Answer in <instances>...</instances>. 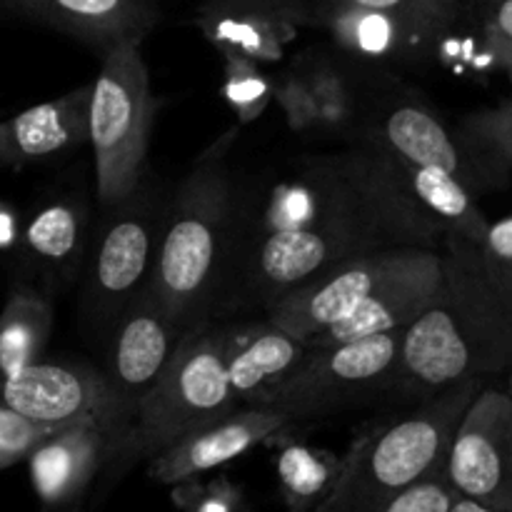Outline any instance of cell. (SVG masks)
<instances>
[{
    "mask_svg": "<svg viewBox=\"0 0 512 512\" xmlns=\"http://www.w3.org/2000/svg\"><path fill=\"white\" fill-rule=\"evenodd\" d=\"M0 405L33 423L60 425L85 415L113 418L128 433L103 373L85 363H38L0 378Z\"/></svg>",
    "mask_w": 512,
    "mask_h": 512,
    "instance_id": "cell-14",
    "label": "cell"
},
{
    "mask_svg": "<svg viewBox=\"0 0 512 512\" xmlns=\"http://www.w3.org/2000/svg\"><path fill=\"white\" fill-rule=\"evenodd\" d=\"M220 95L230 105L240 123H253L273 103V78L263 70V63L245 55H223V83Z\"/></svg>",
    "mask_w": 512,
    "mask_h": 512,
    "instance_id": "cell-27",
    "label": "cell"
},
{
    "mask_svg": "<svg viewBox=\"0 0 512 512\" xmlns=\"http://www.w3.org/2000/svg\"><path fill=\"white\" fill-rule=\"evenodd\" d=\"M165 198L145 175L120 203L100 210L83 260L80 325L90 343L103 348L120 315L148 293Z\"/></svg>",
    "mask_w": 512,
    "mask_h": 512,
    "instance_id": "cell-6",
    "label": "cell"
},
{
    "mask_svg": "<svg viewBox=\"0 0 512 512\" xmlns=\"http://www.w3.org/2000/svg\"><path fill=\"white\" fill-rule=\"evenodd\" d=\"M53 333V308L48 295L18 283L0 313V378L43 360Z\"/></svg>",
    "mask_w": 512,
    "mask_h": 512,
    "instance_id": "cell-24",
    "label": "cell"
},
{
    "mask_svg": "<svg viewBox=\"0 0 512 512\" xmlns=\"http://www.w3.org/2000/svg\"><path fill=\"white\" fill-rule=\"evenodd\" d=\"M40 512H85V510H83V505H80V508H68V510H43L40 508Z\"/></svg>",
    "mask_w": 512,
    "mask_h": 512,
    "instance_id": "cell-40",
    "label": "cell"
},
{
    "mask_svg": "<svg viewBox=\"0 0 512 512\" xmlns=\"http://www.w3.org/2000/svg\"><path fill=\"white\" fill-rule=\"evenodd\" d=\"M440 260L438 293L403 330L395 390L418 400L465 380L488 383L512 365V298L490 278L478 245L448 235Z\"/></svg>",
    "mask_w": 512,
    "mask_h": 512,
    "instance_id": "cell-2",
    "label": "cell"
},
{
    "mask_svg": "<svg viewBox=\"0 0 512 512\" xmlns=\"http://www.w3.org/2000/svg\"><path fill=\"white\" fill-rule=\"evenodd\" d=\"M310 345L270 323L230 325L225 370L235 405H268L310 355Z\"/></svg>",
    "mask_w": 512,
    "mask_h": 512,
    "instance_id": "cell-18",
    "label": "cell"
},
{
    "mask_svg": "<svg viewBox=\"0 0 512 512\" xmlns=\"http://www.w3.org/2000/svg\"><path fill=\"white\" fill-rule=\"evenodd\" d=\"M483 38H485V48H488V53L493 55L495 63L500 65V70L508 75L512 85V40L503 38V35L493 33V30L488 28H483Z\"/></svg>",
    "mask_w": 512,
    "mask_h": 512,
    "instance_id": "cell-36",
    "label": "cell"
},
{
    "mask_svg": "<svg viewBox=\"0 0 512 512\" xmlns=\"http://www.w3.org/2000/svg\"><path fill=\"white\" fill-rule=\"evenodd\" d=\"M440 275H443L440 250H423V255L408 270H403L393 280H388L383 288L375 290L348 318L330 325L323 335H318L310 343V348H328V345L408 328L435 298Z\"/></svg>",
    "mask_w": 512,
    "mask_h": 512,
    "instance_id": "cell-19",
    "label": "cell"
},
{
    "mask_svg": "<svg viewBox=\"0 0 512 512\" xmlns=\"http://www.w3.org/2000/svg\"><path fill=\"white\" fill-rule=\"evenodd\" d=\"M423 250L428 248H390L345 260L285 295L265 315L270 323L310 345L388 280L408 270Z\"/></svg>",
    "mask_w": 512,
    "mask_h": 512,
    "instance_id": "cell-11",
    "label": "cell"
},
{
    "mask_svg": "<svg viewBox=\"0 0 512 512\" xmlns=\"http://www.w3.org/2000/svg\"><path fill=\"white\" fill-rule=\"evenodd\" d=\"M308 25L328 30L340 50L363 65H403L428 53L433 43L420 38L403 20L355 5L308 3Z\"/></svg>",
    "mask_w": 512,
    "mask_h": 512,
    "instance_id": "cell-21",
    "label": "cell"
},
{
    "mask_svg": "<svg viewBox=\"0 0 512 512\" xmlns=\"http://www.w3.org/2000/svg\"><path fill=\"white\" fill-rule=\"evenodd\" d=\"M478 250L490 278L512 298V215L488 225V233Z\"/></svg>",
    "mask_w": 512,
    "mask_h": 512,
    "instance_id": "cell-34",
    "label": "cell"
},
{
    "mask_svg": "<svg viewBox=\"0 0 512 512\" xmlns=\"http://www.w3.org/2000/svg\"><path fill=\"white\" fill-rule=\"evenodd\" d=\"M483 28L512 40V0H485Z\"/></svg>",
    "mask_w": 512,
    "mask_h": 512,
    "instance_id": "cell-35",
    "label": "cell"
},
{
    "mask_svg": "<svg viewBox=\"0 0 512 512\" xmlns=\"http://www.w3.org/2000/svg\"><path fill=\"white\" fill-rule=\"evenodd\" d=\"M315 100L318 125L323 133H345L358 120V88L350 75L330 58H313L303 68Z\"/></svg>",
    "mask_w": 512,
    "mask_h": 512,
    "instance_id": "cell-26",
    "label": "cell"
},
{
    "mask_svg": "<svg viewBox=\"0 0 512 512\" xmlns=\"http://www.w3.org/2000/svg\"><path fill=\"white\" fill-rule=\"evenodd\" d=\"M378 150L385 155L398 183L408 190L418 208L443 230L445 238L455 235V238H463L473 245L483 243L490 220L480 210L478 198L460 180L438 168L410 163V160L388 153L383 148Z\"/></svg>",
    "mask_w": 512,
    "mask_h": 512,
    "instance_id": "cell-22",
    "label": "cell"
},
{
    "mask_svg": "<svg viewBox=\"0 0 512 512\" xmlns=\"http://www.w3.org/2000/svg\"><path fill=\"white\" fill-rule=\"evenodd\" d=\"M358 143L375 145L400 155L410 163L438 168L453 175L470 193L478 195L503 190L512 170L490 150L475 143L463 128L453 130L433 108L413 93H380V98L358 93Z\"/></svg>",
    "mask_w": 512,
    "mask_h": 512,
    "instance_id": "cell-8",
    "label": "cell"
},
{
    "mask_svg": "<svg viewBox=\"0 0 512 512\" xmlns=\"http://www.w3.org/2000/svg\"><path fill=\"white\" fill-rule=\"evenodd\" d=\"M448 512H505V510H498V508H490V505L480 503V500H473V498H465V495H453V500H450V508Z\"/></svg>",
    "mask_w": 512,
    "mask_h": 512,
    "instance_id": "cell-37",
    "label": "cell"
},
{
    "mask_svg": "<svg viewBox=\"0 0 512 512\" xmlns=\"http://www.w3.org/2000/svg\"><path fill=\"white\" fill-rule=\"evenodd\" d=\"M290 425L288 415L273 405H240L153 455L148 460V478L170 488L203 478L273 440Z\"/></svg>",
    "mask_w": 512,
    "mask_h": 512,
    "instance_id": "cell-15",
    "label": "cell"
},
{
    "mask_svg": "<svg viewBox=\"0 0 512 512\" xmlns=\"http://www.w3.org/2000/svg\"><path fill=\"white\" fill-rule=\"evenodd\" d=\"M188 330L180 328L148 293L135 300L118 318L103 343V378L113 393L125 428L135 410L168 370L180 340Z\"/></svg>",
    "mask_w": 512,
    "mask_h": 512,
    "instance_id": "cell-13",
    "label": "cell"
},
{
    "mask_svg": "<svg viewBox=\"0 0 512 512\" xmlns=\"http://www.w3.org/2000/svg\"><path fill=\"white\" fill-rule=\"evenodd\" d=\"M0 8L83 40L98 55L125 40L143 43L160 18V0H0Z\"/></svg>",
    "mask_w": 512,
    "mask_h": 512,
    "instance_id": "cell-17",
    "label": "cell"
},
{
    "mask_svg": "<svg viewBox=\"0 0 512 512\" xmlns=\"http://www.w3.org/2000/svg\"><path fill=\"white\" fill-rule=\"evenodd\" d=\"M228 328L208 320L180 340L163 378L135 410L113 473L150 460L183 435L238 408L225 370Z\"/></svg>",
    "mask_w": 512,
    "mask_h": 512,
    "instance_id": "cell-5",
    "label": "cell"
},
{
    "mask_svg": "<svg viewBox=\"0 0 512 512\" xmlns=\"http://www.w3.org/2000/svg\"><path fill=\"white\" fill-rule=\"evenodd\" d=\"M445 233L373 145L298 158L253 193L235 188L233 233L213 308L268 313L335 265L390 248L440 250Z\"/></svg>",
    "mask_w": 512,
    "mask_h": 512,
    "instance_id": "cell-1",
    "label": "cell"
},
{
    "mask_svg": "<svg viewBox=\"0 0 512 512\" xmlns=\"http://www.w3.org/2000/svg\"><path fill=\"white\" fill-rule=\"evenodd\" d=\"M460 128L512 170V98L470 113Z\"/></svg>",
    "mask_w": 512,
    "mask_h": 512,
    "instance_id": "cell-30",
    "label": "cell"
},
{
    "mask_svg": "<svg viewBox=\"0 0 512 512\" xmlns=\"http://www.w3.org/2000/svg\"><path fill=\"white\" fill-rule=\"evenodd\" d=\"M10 240V213L8 210H0V245H5Z\"/></svg>",
    "mask_w": 512,
    "mask_h": 512,
    "instance_id": "cell-38",
    "label": "cell"
},
{
    "mask_svg": "<svg viewBox=\"0 0 512 512\" xmlns=\"http://www.w3.org/2000/svg\"><path fill=\"white\" fill-rule=\"evenodd\" d=\"M90 243L88 205L78 195H65L35 210L23 230L30 263L50 280H68L83 268Z\"/></svg>",
    "mask_w": 512,
    "mask_h": 512,
    "instance_id": "cell-23",
    "label": "cell"
},
{
    "mask_svg": "<svg viewBox=\"0 0 512 512\" xmlns=\"http://www.w3.org/2000/svg\"><path fill=\"white\" fill-rule=\"evenodd\" d=\"M318 5H355L403 20L420 38L438 43L458 18V0H308Z\"/></svg>",
    "mask_w": 512,
    "mask_h": 512,
    "instance_id": "cell-28",
    "label": "cell"
},
{
    "mask_svg": "<svg viewBox=\"0 0 512 512\" xmlns=\"http://www.w3.org/2000/svg\"><path fill=\"white\" fill-rule=\"evenodd\" d=\"M125 430L113 418L85 415L60 425L25 458L43 510L80 508L95 480L113 473Z\"/></svg>",
    "mask_w": 512,
    "mask_h": 512,
    "instance_id": "cell-12",
    "label": "cell"
},
{
    "mask_svg": "<svg viewBox=\"0 0 512 512\" xmlns=\"http://www.w3.org/2000/svg\"><path fill=\"white\" fill-rule=\"evenodd\" d=\"M90 85L0 120V168L58 158L88 143Z\"/></svg>",
    "mask_w": 512,
    "mask_h": 512,
    "instance_id": "cell-20",
    "label": "cell"
},
{
    "mask_svg": "<svg viewBox=\"0 0 512 512\" xmlns=\"http://www.w3.org/2000/svg\"><path fill=\"white\" fill-rule=\"evenodd\" d=\"M275 475L285 512H310L318 508L333 490L335 478L343 468V455L303 443V440L275 435Z\"/></svg>",
    "mask_w": 512,
    "mask_h": 512,
    "instance_id": "cell-25",
    "label": "cell"
},
{
    "mask_svg": "<svg viewBox=\"0 0 512 512\" xmlns=\"http://www.w3.org/2000/svg\"><path fill=\"white\" fill-rule=\"evenodd\" d=\"M308 15V0H203L195 23L220 55L278 63Z\"/></svg>",
    "mask_w": 512,
    "mask_h": 512,
    "instance_id": "cell-16",
    "label": "cell"
},
{
    "mask_svg": "<svg viewBox=\"0 0 512 512\" xmlns=\"http://www.w3.org/2000/svg\"><path fill=\"white\" fill-rule=\"evenodd\" d=\"M483 380L443 390L398 420L365 430L343 455V468L328 498L310 512H378L403 490L445 465L460 418Z\"/></svg>",
    "mask_w": 512,
    "mask_h": 512,
    "instance_id": "cell-4",
    "label": "cell"
},
{
    "mask_svg": "<svg viewBox=\"0 0 512 512\" xmlns=\"http://www.w3.org/2000/svg\"><path fill=\"white\" fill-rule=\"evenodd\" d=\"M403 330L313 348L268 405L283 410L290 423H300L395 390Z\"/></svg>",
    "mask_w": 512,
    "mask_h": 512,
    "instance_id": "cell-9",
    "label": "cell"
},
{
    "mask_svg": "<svg viewBox=\"0 0 512 512\" xmlns=\"http://www.w3.org/2000/svg\"><path fill=\"white\" fill-rule=\"evenodd\" d=\"M453 495L455 490L450 488L445 470L440 468L435 473L425 475L415 485H410L408 490H403L398 498L390 500L378 512H448Z\"/></svg>",
    "mask_w": 512,
    "mask_h": 512,
    "instance_id": "cell-33",
    "label": "cell"
},
{
    "mask_svg": "<svg viewBox=\"0 0 512 512\" xmlns=\"http://www.w3.org/2000/svg\"><path fill=\"white\" fill-rule=\"evenodd\" d=\"M173 503L180 512H253L243 488L228 475H203L173 485Z\"/></svg>",
    "mask_w": 512,
    "mask_h": 512,
    "instance_id": "cell-29",
    "label": "cell"
},
{
    "mask_svg": "<svg viewBox=\"0 0 512 512\" xmlns=\"http://www.w3.org/2000/svg\"><path fill=\"white\" fill-rule=\"evenodd\" d=\"M505 390H508L510 405H512V365H510V370H508V385H505Z\"/></svg>",
    "mask_w": 512,
    "mask_h": 512,
    "instance_id": "cell-39",
    "label": "cell"
},
{
    "mask_svg": "<svg viewBox=\"0 0 512 512\" xmlns=\"http://www.w3.org/2000/svg\"><path fill=\"white\" fill-rule=\"evenodd\" d=\"M140 45V40H125L100 55V73L90 83L88 143L100 210L128 198L148 175L155 100Z\"/></svg>",
    "mask_w": 512,
    "mask_h": 512,
    "instance_id": "cell-7",
    "label": "cell"
},
{
    "mask_svg": "<svg viewBox=\"0 0 512 512\" xmlns=\"http://www.w3.org/2000/svg\"><path fill=\"white\" fill-rule=\"evenodd\" d=\"M53 430L50 425L33 423L15 410L0 405V470L28 458L35 445L48 438Z\"/></svg>",
    "mask_w": 512,
    "mask_h": 512,
    "instance_id": "cell-32",
    "label": "cell"
},
{
    "mask_svg": "<svg viewBox=\"0 0 512 512\" xmlns=\"http://www.w3.org/2000/svg\"><path fill=\"white\" fill-rule=\"evenodd\" d=\"M273 90V100L280 105L285 123H288L293 133H310V130H315L318 115H315L313 90H310L303 68L285 70L278 78H273Z\"/></svg>",
    "mask_w": 512,
    "mask_h": 512,
    "instance_id": "cell-31",
    "label": "cell"
},
{
    "mask_svg": "<svg viewBox=\"0 0 512 512\" xmlns=\"http://www.w3.org/2000/svg\"><path fill=\"white\" fill-rule=\"evenodd\" d=\"M445 478L465 498L512 512V405L505 388L478 390L445 453Z\"/></svg>",
    "mask_w": 512,
    "mask_h": 512,
    "instance_id": "cell-10",
    "label": "cell"
},
{
    "mask_svg": "<svg viewBox=\"0 0 512 512\" xmlns=\"http://www.w3.org/2000/svg\"><path fill=\"white\" fill-rule=\"evenodd\" d=\"M235 215V178L203 158L165 198L148 295L185 330L213 320Z\"/></svg>",
    "mask_w": 512,
    "mask_h": 512,
    "instance_id": "cell-3",
    "label": "cell"
}]
</instances>
